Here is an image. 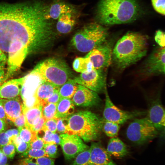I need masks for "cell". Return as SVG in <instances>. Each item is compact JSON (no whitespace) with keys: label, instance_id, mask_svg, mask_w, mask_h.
I'll use <instances>...</instances> for the list:
<instances>
[{"label":"cell","instance_id":"cell-17","mask_svg":"<svg viewBox=\"0 0 165 165\" xmlns=\"http://www.w3.org/2000/svg\"><path fill=\"white\" fill-rule=\"evenodd\" d=\"M25 77L6 81L0 86V99L13 98L21 95Z\"/></svg>","mask_w":165,"mask_h":165},{"label":"cell","instance_id":"cell-13","mask_svg":"<svg viewBox=\"0 0 165 165\" xmlns=\"http://www.w3.org/2000/svg\"><path fill=\"white\" fill-rule=\"evenodd\" d=\"M71 100L74 105L83 107L96 106L101 102L98 93L79 84Z\"/></svg>","mask_w":165,"mask_h":165},{"label":"cell","instance_id":"cell-36","mask_svg":"<svg viewBox=\"0 0 165 165\" xmlns=\"http://www.w3.org/2000/svg\"><path fill=\"white\" fill-rule=\"evenodd\" d=\"M57 120L55 119H52L46 120L42 129L53 133H56Z\"/></svg>","mask_w":165,"mask_h":165},{"label":"cell","instance_id":"cell-33","mask_svg":"<svg viewBox=\"0 0 165 165\" xmlns=\"http://www.w3.org/2000/svg\"><path fill=\"white\" fill-rule=\"evenodd\" d=\"M57 144L53 143L45 144L43 148L47 156L54 159L57 156Z\"/></svg>","mask_w":165,"mask_h":165},{"label":"cell","instance_id":"cell-53","mask_svg":"<svg viewBox=\"0 0 165 165\" xmlns=\"http://www.w3.org/2000/svg\"><path fill=\"white\" fill-rule=\"evenodd\" d=\"M96 165V164H90V165Z\"/></svg>","mask_w":165,"mask_h":165},{"label":"cell","instance_id":"cell-37","mask_svg":"<svg viewBox=\"0 0 165 165\" xmlns=\"http://www.w3.org/2000/svg\"><path fill=\"white\" fill-rule=\"evenodd\" d=\"M165 33L161 30H159L156 32L154 39L158 46L164 47L165 44Z\"/></svg>","mask_w":165,"mask_h":165},{"label":"cell","instance_id":"cell-42","mask_svg":"<svg viewBox=\"0 0 165 165\" xmlns=\"http://www.w3.org/2000/svg\"><path fill=\"white\" fill-rule=\"evenodd\" d=\"M11 143H13L12 141L8 138L5 132L0 133V148L6 145Z\"/></svg>","mask_w":165,"mask_h":165},{"label":"cell","instance_id":"cell-48","mask_svg":"<svg viewBox=\"0 0 165 165\" xmlns=\"http://www.w3.org/2000/svg\"><path fill=\"white\" fill-rule=\"evenodd\" d=\"M7 157L2 152L0 153V165H7Z\"/></svg>","mask_w":165,"mask_h":165},{"label":"cell","instance_id":"cell-16","mask_svg":"<svg viewBox=\"0 0 165 165\" xmlns=\"http://www.w3.org/2000/svg\"><path fill=\"white\" fill-rule=\"evenodd\" d=\"M6 117L13 122L23 113L24 106L20 96L9 99H0Z\"/></svg>","mask_w":165,"mask_h":165},{"label":"cell","instance_id":"cell-8","mask_svg":"<svg viewBox=\"0 0 165 165\" xmlns=\"http://www.w3.org/2000/svg\"><path fill=\"white\" fill-rule=\"evenodd\" d=\"M165 47L155 48L142 64L139 73L144 77L165 73Z\"/></svg>","mask_w":165,"mask_h":165},{"label":"cell","instance_id":"cell-34","mask_svg":"<svg viewBox=\"0 0 165 165\" xmlns=\"http://www.w3.org/2000/svg\"><path fill=\"white\" fill-rule=\"evenodd\" d=\"M1 152L7 158L13 159L16 153V148L13 143L6 145L0 148Z\"/></svg>","mask_w":165,"mask_h":165},{"label":"cell","instance_id":"cell-19","mask_svg":"<svg viewBox=\"0 0 165 165\" xmlns=\"http://www.w3.org/2000/svg\"><path fill=\"white\" fill-rule=\"evenodd\" d=\"M48 6L49 15L53 21L64 13L79 11L75 6L63 0H52Z\"/></svg>","mask_w":165,"mask_h":165},{"label":"cell","instance_id":"cell-22","mask_svg":"<svg viewBox=\"0 0 165 165\" xmlns=\"http://www.w3.org/2000/svg\"><path fill=\"white\" fill-rule=\"evenodd\" d=\"M106 150L111 156L117 158H122L128 153L126 145L119 138H111L108 143Z\"/></svg>","mask_w":165,"mask_h":165},{"label":"cell","instance_id":"cell-5","mask_svg":"<svg viewBox=\"0 0 165 165\" xmlns=\"http://www.w3.org/2000/svg\"><path fill=\"white\" fill-rule=\"evenodd\" d=\"M108 36V29L98 22L84 25L74 35L71 46L82 53L89 52L105 42Z\"/></svg>","mask_w":165,"mask_h":165},{"label":"cell","instance_id":"cell-3","mask_svg":"<svg viewBox=\"0 0 165 165\" xmlns=\"http://www.w3.org/2000/svg\"><path fill=\"white\" fill-rule=\"evenodd\" d=\"M142 12L136 0H100L95 17L97 22L102 25H112L134 22Z\"/></svg>","mask_w":165,"mask_h":165},{"label":"cell","instance_id":"cell-35","mask_svg":"<svg viewBox=\"0 0 165 165\" xmlns=\"http://www.w3.org/2000/svg\"><path fill=\"white\" fill-rule=\"evenodd\" d=\"M165 0H151L152 6L155 10L163 15H165Z\"/></svg>","mask_w":165,"mask_h":165},{"label":"cell","instance_id":"cell-21","mask_svg":"<svg viewBox=\"0 0 165 165\" xmlns=\"http://www.w3.org/2000/svg\"><path fill=\"white\" fill-rule=\"evenodd\" d=\"M59 87L47 82H41L36 88L33 94L35 100L42 105Z\"/></svg>","mask_w":165,"mask_h":165},{"label":"cell","instance_id":"cell-14","mask_svg":"<svg viewBox=\"0 0 165 165\" xmlns=\"http://www.w3.org/2000/svg\"><path fill=\"white\" fill-rule=\"evenodd\" d=\"M90 148V155L89 165H116L100 142H92Z\"/></svg>","mask_w":165,"mask_h":165},{"label":"cell","instance_id":"cell-2","mask_svg":"<svg viewBox=\"0 0 165 165\" xmlns=\"http://www.w3.org/2000/svg\"><path fill=\"white\" fill-rule=\"evenodd\" d=\"M148 37L140 33L129 31L114 45L111 64L116 69L122 71L146 55Z\"/></svg>","mask_w":165,"mask_h":165},{"label":"cell","instance_id":"cell-52","mask_svg":"<svg viewBox=\"0 0 165 165\" xmlns=\"http://www.w3.org/2000/svg\"><path fill=\"white\" fill-rule=\"evenodd\" d=\"M6 62L0 61V70L5 68V64Z\"/></svg>","mask_w":165,"mask_h":165},{"label":"cell","instance_id":"cell-30","mask_svg":"<svg viewBox=\"0 0 165 165\" xmlns=\"http://www.w3.org/2000/svg\"><path fill=\"white\" fill-rule=\"evenodd\" d=\"M20 156L24 158L35 159L42 157H47L43 149H38L30 148L21 153Z\"/></svg>","mask_w":165,"mask_h":165},{"label":"cell","instance_id":"cell-27","mask_svg":"<svg viewBox=\"0 0 165 165\" xmlns=\"http://www.w3.org/2000/svg\"><path fill=\"white\" fill-rule=\"evenodd\" d=\"M57 104L46 103L42 106V116L46 120L54 119L57 112Z\"/></svg>","mask_w":165,"mask_h":165},{"label":"cell","instance_id":"cell-29","mask_svg":"<svg viewBox=\"0 0 165 165\" xmlns=\"http://www.w3.org/2000/svg\"><path fill=\"white\" fill-rule=\"evenodd\" d=\"M90 155V150L89 148L78 154L71 165H89Z\"/></svg>","mask_w":165,"mask_h":165},{"label":"cell","instance_id":"cell-49","mask_svg":"<svg viewBox=\"0 0 165 165\" xmlns=\"http://www.w3.org/2000/svg\"><path fill=\"white\" fill-rule=\"evenodd\" d=\"M6 122L0 119V133L4 131L8 127Z\"/></svg>","mask_w":165,"mask_h":165},{"label":"cell","instance_id":"cell-50","mask_svg":"<svg viewBox=\"0 0 165 165\" xmlns=\"http://www.w3.org/2000/svg\"><path fill=\"white\" fill-rule=\"evenodd\" d=\"M6 118L4 108L0 103V119L6 121Z\"/></svg>","mask_w":165,"mask_h":165},{"label":"cell","instance_id":"cell-20","mask_svg":"<svg viewBox=\"0 0 165 165\" xmlns=\"http://www.w3.org/2000/svg\"><path fill=\"white\" fill-rule=\"evenodd\" d=\"M42 105L35 100L31 107L24 105L23 110L26 121V126L30 127L36 124L42 116Z\"/></svg>","mask_w":165,"mask_h":165},{"label":"cell","instance_id":"cell-38","mask_svg":"<svg viewBox=\"0 0 165 165\" xmlns=\"http://www.w3.org/2000/svg\"><path fill=\"white\" fill-rule=\"evenodd\" d=\"M67 118H59L57 120V131L60 134H65L67 123Z\"/></svg>","mask_w":165,"mask_h":165},{"label":"cell","instance_id":"cell-31","mask_svg":"<svg viewBox=\"0 0 165 165\" xmlns=\"http://www.w3.org/2000/svg\"><path fill=\"white\" fill-rule=\"evenodd\" d=\"M44 134L42 139L45 144L53 143L59 145L60 143V138L57 134L45 130Z\"/></svg>","mask_w":165,"mask_h":165},{"label":"cell","instance_id":"cell-40","mask_svg":"<svg viewBox=\"0 0 165 165\" xmlns=\"http://www.w3.org/2000/svg\"><path fill=\"white\" fill-rule=\"evenodd\" d=\"M35 160L38 165H55L54 160L48 157H42Z\"/></svg>","mask_w":165,"mask_h":165},{"label":"cell","instance_id":"cell-18","mask_svg":"<svg viewBox=\"0 0 165 165\" xmlns=\"http://www.w3.org/2000/svg\"><path fill=\"white\" fill-rule=\"evenodd\" d=\"M79 12L67 13L61 15L56 20L55 29L60 33L65 34L70 32L77 24Z\"/></svg>","mask_w":165,"mask_h":165},{"label":"cell","instance_id":"cell-15","mask_svg":"<svg viewBox=\"0 0 165 165\" xmlns=\"http://www.w3.org/2000/svg\"><path fill=\"white\" fill-rule=\"evenodd\" d=\"M147 113V117L158 131L164 128V109L159 99H156L152 102Z\"/></svg>","mask_w":165,"mask_h":165},{"label":"cell","instance_id":"cell-32","mask_svg":"<svg viewBox=\"0 0 165 165\" xmlns=\"http://www.w3.org/2000/svg\"><path fill=\"white\" fill-rule=\"evenodd\" d=\"M12 141L15 147L16 151L18 153H22L29 148L30 144L24 141L19 135L16 137Z\"/></svg>","mask_w":165,"mask_h":165},{"label":"cell","instance_id":"cell-4","mask_svg":"<svg viewBox=\"0 0 165 165\" xmlns=\"http://www.w3.org/2000/svg\"><path fill=\"white\" fill-rule=\"evenodd\" d=\"M65 134L76 135L84 141L97 140L100 136L104 120L89 111H80L67 118Z\"/></svg>","mask_w":165,"mask_h":165},{"label":"cell","instance_id":"cell-44","mask_svg":"<svg viewBox=\"0 0 165 165\" xmlns=\"http://www.w3.org/2000/svg\"><path fill=\"white\" fill-rule=\"evenodd\" d=\"M46 120L42 116L36 124L29 127L33 131L37 133L42 129Z\"/></svg>","mask_w":165,"mask_h":165},{"label":"cell","instance_id":"cell-1","mask_svg":"<svg viewBox=\"0 0 165 165\" xmlns=\"http://www.w3.org/2000/svg\"><path fill=\"white\" fill-rule=\"evenodd\" d=\"M48 10L41 1L0 4V50L8 55L9 71H17L29 54L53 46L56 33Z\"/></svg>","mask_w":165,"mask_h":165},{"label":"cell","instance_id":"cell-11","mask_svg":"<svg viewBox=\"0 0 165 165\" xmlns=\"http://www.w3.org/2000/svg\"><path fill=\"white\" fill-rule=\"evenodd\" d=\"M115 42V39H107L85 56L89 59L94 69H106L111 64Z\"/></svg>","mask_w":165,"mask_h":165},{"label":"cell","instance_id":"cell-28","mask_svg":"<svg viewBox=\"0 0 165 165\" xmlns=\"http://www.w3.org/2000/svg\"><path fill=\"white\" fill-rule=\"evenodd\" d=\"M18 129L20 137L24 141L27 143L30 144L37 137V133L33 131L28 126H25Z\"/></svg>","mask_w":165,"mask_h":165},{"label":"cell","instance_id":"cell-47","mask_svg":"<svg viewBox=\"0 0 165 165\" xmlns=\"http://www.w3.org/2000/svg\"><path fill=\"white\" fill-rule=\"evenodd\" d=\"M6 71L5 68L0 70V86L6 80Z\"/></svg>","mask_w":165,"mask_h":165},{"label":"cell","instance_id":"cell-25","mask_svg":"<svg viewBox=\"0 0 165 165\" xmlns=\"http://www.w3.org/2000/svg\"><path fill=\"white\" fill-rule=\"evenodd\" d=\"M74 69L81 73L89 72L94 69L89 59L87 57H78L74 60L72 64Z\"/></svg>","mask_w":165,"mask_h":165},{"label":"cell","instance_id":"cell-41","mask_svg":"<svg viewBox=\"0 0 165 165\" xmlns=\"http://www.w3.org/2000/svg\"><path fill=\"white\" fill-rule=\"evenodd\" d=\"M13 124L18 129L23 127L26 126V121L24 115L23 113L15 119L13 122Z\"/></svg>","mask_w":165,"mask_h":165},{"label":"cell","instance_id":"cell-24","mask_svg":"<svg viewBox=\"0 0 165 165\" xmlns=\"http://www.w3.org/2000/svg\"><path fill=\"white\" fill-rule=\"evenodd\" d=\"M78 84L73 79H68L59 89V93L61 98L71 99L77 90Z\"/></svg>","mask_w":165,"mask_h":165},{"label":"cell","instance_id":"cell-46","mask_svg":"<svg viewBox=\"0 0 165 165\" xmlns=\"http://www.w3.org/2000/svg\"><path fill=\"white\" fill-rule=\"evenodd\" d=\"M17 165H38L35 162L33 161L32 159L24 158L20 160Z\"/></svg>","mask_w":165,"mask_h":165},{"label":"cell","instance_id":"cell-12","mask_svg":"<svg viewBox=\"0 0 165 165\" xmlns=\"http://www.w3.org/2000/svg\"><path fill=\"white\" fill-rule=\"evenodd\" d=\"M59 136L61 140L60 145L66 160L74 159L79 153L90 148L76 135L64 134Z\"/></svg>","mask_w":165,"mask_h":165},{"label":"cell","instance_id":"cell-54","mask_svg":"<svg viewBox=\"0 0 165 165\" xmlns=\"http://www.w3.org/2000/svg\"><path fill=\"white\" fill-rule=\"evenodd\" d=\"M1 152V150H0V153Z\"/></svg>","mask_w":165,"mask_h":165},{"label":"cell","instance_id":"cell-10","mask_svg":"<svg viewBox=\"0 0 165 165\" xmlns=\"http://www.w3.org/2000/svg\"><path fill=\"white\" fill-rule=\"evenodd\" d=\"M106 69H94L89 72L81 73L73 79L78 84L97 93L105 92L106 89Z\"/></svg>","mask_w":165,"mask_h":165},{"label":"cell","instance_id":"cell-9","mask_svg":"<svg viewBox=\"0 0 165 165\" xmlns=\"http://www.w3.org/2000/svg\"><path fill=\"white\" fill-rule=\"evenodd\" d=\"M105 95V106L103 112V119L122 124L128 120L145 115L146 111L135 110L128 111L123 110L116 106L112 102L108 94L107 90Z\"/></svg>","mask_w":165,"mask_h":165},{"label":"cell","instance_id":"cell-43","mask_svg":"<svg viewBox=\"0 0 165 165\" xmlns=\"http://www.w3.org/2000/svg\"><path fill=\"white\" fill-rule=\"evenodd\" d=\"M59 89L56 90L50 97L45 100L46 103L57 104L61 99L59 93Z\"/></svg>","mask_w":165,"mask_h":165},{"label":"cell","instance_id":"cell-26","mask_svg":"<svg viewBox=\"0 0 165 165\" xmlns=\"http://www.w3.org/2000/svg\"><path fill=\"white\" fill-rule=\"evenodd\" d=\"M120 125L115 122L104 120L102 130L108 136L111 138L116 137L120 129Z\"/></svg>","mask_w":165,"mask_h":165},{"label":"cell","instance_id":"cell-6","mask_svg":"<svg viewBox=\"0 0 165 165\" xmlns=\"http://www.w3.org/2000/svg\"><path fill=\"white\" fill-rule=\"evenodd\" d=\"M31 72L38 77L41 82H50L59 88L73 77L72 72L66 62L56 57L40 62Z\"/></svg>","mask_w":165,"mask_h":165},{"label":"cell","instance_id":"cell-51","mask_svg":"<svg viewBox=\"0 0 165 165\" xmlns=\"http://www.w3.org/2000/svg\"><path fill=\"white\" fill-rule=\"evenodd\" d=\"M7 57L5 53L0 50V61L7 62Z\"/></svg>","mask_w":165,"mask_h":165},{"label":"cell","instance_id":"cell-7","mask_svg":"<svg viewBox=\"0 0 165 165\" xmlns=\"http://www.w3.org/2000/svg\"><path fill=\"white\" fill-rule=\"evenodd\" d=\"M158 131L146 117L135 119L128 127L126 134L130 141L141 145L156 137Z\"/></svg>","mask_w":165,"mask_h":165},{"label":"cell","instance_id":"cell-45","mask_svg":"<svg viewBox=\"0 0 165 165\" xmlns=\"http://www.w3.org/2000/svg\"><path fill=\"white\" fill-rule=\"evenodd\" d=\"M5 132L8 138L12 141L16 137L19 135V131L18 129H10L6 131Z\"/></svg>","mask_w":165,"mask_h":165},{"label":"cell","instance_id":"cell-23","mask_svg":"<svg viewBox=\"0 0 165 165\" xmlns=\"http://www.w3.org/2000/svg\"><path fill=\"white\" fill-rule=\"evenodd\" d=\"M74 105L71 99L62 98L57 105V112L54 119L66 118L74 113Z\"/></svg>","mask_w":165,"mask_h":165},{"label":"cell","instance_id":"cell-39","mask_svg":"<svg viewBox=\"0 0 165 165\" xmlns=\"http://www.w3.org/2000/svg\"><path fill=\"white\" fill-rule=\"evenodd\" d=\"M45 143L42 138L37 137L30 143V149H43Z\"/></svg>","mask_w":165,"mask_h":165}]
</instances>
